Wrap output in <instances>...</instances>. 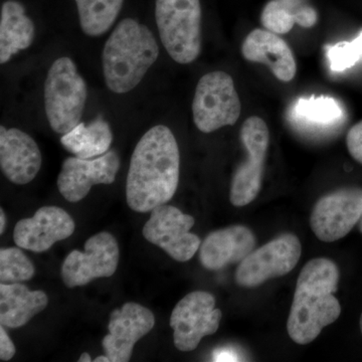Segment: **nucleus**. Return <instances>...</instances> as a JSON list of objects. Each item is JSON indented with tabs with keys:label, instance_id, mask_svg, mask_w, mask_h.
<instances>
[{
	"label": "nucleus",
	"instance_id": "obj_8",
	"mask_svg": "<svg viewBox=\"0 0 362 362\" xmlns=\"http://www.w3.org/2000/svg\"><path fill=\"white\" fill-rule=\"evenodd\" d=\"M240 139L247 150V160L233 175L230 199L235 206H245L258 197L263 180L264 164L270 143V133L265 121L252 116L240 129Z\"/></svg>",
	"mask_w": 362,
	"mask_h": 362
},
{
	"label": "nucleus",
	"instance_id": "obj_32",
	"mask_svg": "<svg viewBox=\"0 0 362 362\" xmlns=\"http://www.w3.org/2000/svg\"><path fill=\"white\" fill-rule=\"evenodd\" d=\"M95 362H111L110 358L108 356H98L97 358H95Z\"/></svg>",
	"mask_w": 362,
	"mask_h": 362
},
{
	"label": "nucleus",
	"instance_id": "obj_11",
	"mask_svg": "<svg viewBox=\"0 0 362 362\" xmlns=\"http://www.w3.org/2000/svg\"><path fill=\"white\" fill-rule=\"evenodd\" d=\"M119 246L111 233L102 232L86 242L85 252L73 251L62 266V278L68 288L89 284L93 280L111 277L119 263Z\"/></svg>",
	"mask_w": 362,
	"mask_h": 362
},
{
	"label": "nucleus",
	"instance_id": "obj_26",
	"mask_svg": "<svg viewBox=\"0 0 362 362\" xmlns=\"http://www.w3.org/2000/svg\"><path fill=\"white\" fill-rule=\"evenodd\" d=\"M326 54L333 71H343L351 68L362 59V30L352 42L327 45Z\"/></svg>",
	"mask_w": 362,
	"mask_h": 362
},
{
	"label": "nucleus",
	"instance_id": "obj_13",
	"mask_svg": "<svg viewBox=\"0 0 362 362\" xmlns=\"http://www.w3.org/2000/svg\"><path fill=\"white\" fill-rule=\"evenodd\" d=\"M119 168L120 158L114 150L93 159L69 157L59 175V192L68 202L82 201L93 185L113 183Z\"/></svg>",
	"mask_w": 362,
	"mask_h": 362
},
{
	"label": "nucleus",
	"instance_id": "obj_25",
	"mask_svg": "<svg viewBox=\"0 0 362 362\" xmlns=\"http://www.w3.org/2000/svg\"><path fill=\"white\" fill-rule=\"evenodd\" d=\"M35 269L30 259L18 247L0 250V281L4 284L30 280Z\"/></svg>",
	"mask_w": 362,
	"mask_h": 362
},
{
	"label": "nucleus",
	"instance_id": "obj_3",
	"mask_svg": "<svg viewBox=\"0 0 362 362\" xmlns=\"http://www.w3.org/2000/svg\"><path fill=\"white\" fill-rule=\"evenodd\" d=\"M158 56L156 37L147 26L132 18L121 21L102 54L107 87L116 94L135 89Z\"/></svg>",
	"mask_w": 362,
	"mask_h": 362
},
{
	"label": "nucleus",
	"instance_id": "obj_30",
	"mask_svg": "<svg viewBox=\"0 0 362 362\" xmlns=\"http://www.w3.org/2000/svg\"><path fill=\"white\" fill-rule=\"evenodd\" d=\"M6 214H4V209H0V235L4 233L6 230Z\"/></svg>",
	"mask_w": 362,
	"mask_h": 362
},
{
	"label": "nucleus",
	"instance_id": "obj_33",
	"mask_svg": "<svg viewBox=\"0 0 362 362\" xmlns=\"http://www.w3.org/2000/svg\"><path fill=\"white\" fill-rule=\"evenodd\" d=\"M361 334H362V313L361 316Z\"/></svg>",
	"mask_w": 362,
	"mask_h": 362
},
{
	"label": "nucleus",
	"instance_id": "obj_34",
	"mask_svg": "<svg viewBox=\"0 0 362 362\" xmlns=\"http://www.w3.org/2000/svg\"><path fill=\"white\" fill-rule=\"evenodd\" d=\"M361 232H362V226H361Z\"/></svg>",
	"mask_w": 362,
	"mask_h": 362
},
{
	"label": "nucleus",
	"instance_id": "obj_1",
	"mask_svg": "<svg viewBox=\"0 0 362 362\" xmlns=\"http://www.w3.org/2000/svg\"><path fill=\"white\" fill-rule=\"evenodd\" d=\"M180 154L175 135L157 125L136 145L126 181V199L137 213L151 211L173 199L180 182Z\"/></svg>",
	"mask_w": 362,
	"mask_h": 362
},
{
	"label": "nucleus",
	"instance_id": "obj_16",
	"mask_svg": "<svg viewBox=\"0 0 362 362\" xmlns=\"http://www.w3.org/2000/svg\"><path fill=\"white\" fill-rule=\"evenodd\" d=\"M42 157L37 142L20 129L0 127V168L7 180L23 185L35 180Z\"/></svg>",
	"mask_w": 362,
	"mask_h": 362
},
{
	"label": "nucleus",
	"instance_id": "obj_21",
	"mask_svg": "<svg viewBox=\"0 0 362 362\" xmlns=\"http://www.w3.org/2000/svg\"><path fill=\"white\" fill-rule=\"evenodd\" d=\"M113 134L103 117L98 116L89 125L80 123L61 138V143L71 153L90 159L103 156L110 149Z\"/></svg>",
	"mask_w": 362,
	"mask_h": 362
},
{
	"label": "nucleus",
	"instance_id": "obj_12",
	"mask_svg": "<svg viewBox=\"0 0 362 362\" xmlns=\"http://www.w3.org/2000/svg\"><path fill=\"white\" fill-rule=\"evenodd\" d=\"M362 216V189L344 188L319 199L310 226L319 240L332 243L349 235Z\"/></svg>",
	"mask_w": 362,
	"mask_h": 362
},
{
	"label": "nucleus",
	"instance_id": "obj_6",
	"mask_svg": "<svg viewBox=\"0 0 362 362\" xmlns=\"http://www.w3.org/2000/svg\"><path fill=\"white\" fill-rule=\"evenodd\" d=\"M240 101L233 78L226 71L202 76L197 83L192 114L197 129L211 133L239 120Z\"/></svg>",
	"mask_w": 362,
	"mask_h": 362
},
{
	"label": "nucleus",
	"instance_id": "obj_14",
	"mask_svg": "<svg viewBox=\"0 0 362 362\" xmlns=\"http://www.w3.org/2000/svg\"><path fill=\"white\" fill-rule=\"evenodd\" d=\"M154 325L156 317L149 309L134 302L124 304L111 313L109 334L102 341L106 356L111 362L129 361L136 342L148 334Z\"/></svg>",
	"mask_w": 362,
	"mask_h": 362
},
{
	"label": "nucleus",
	"instance_id": "obj_18",
	"mask_svg": "<svg viewBox=\"0 0 362 362\" xmlns=\"http://www.w3.org/2000/svg\"><path fill=\"white\" fill-rule=\"evenodd\" d=\"M247 61L268 66L278 80L290 82L296 75L297 65L289 45L277 33L256 28L247 35L242 45Z\"/></svg>",
	"mask_w": 362,
	"mask_h": 362
},
{
	"label": "nucleus",
	"instance_id": "obj_4",
	"mask_svg": "<svg viewBox=\"0 0 362 362\" xmlns=\"http://www.w3.org/2000/svg\"><path fill=\"white\" fill-rule=\"evenodd\" d=\"M87 101V85L70 58L54 61L45 82V109L54 132L66 134L80 124Z\"/></svg>",
	"mask_w": 362,
	"mask_h": 362
},
{
	"label": "nucleus",
	"instance_id": "obj_2",
	"mask_svg": "<svg viewBox=\"0 0 362 362\" xmlns=\"http://www.w3.org/2000/svg\"><path fill=\"white\" fill-rule=\"evenodd\" d=\"M339 270L330 259L309 261L298 277L294 299L287 321L288 334L297 344L311 343L324 327L334 323L341 306L334 296Z\"/></svg>",
	"mask_w": 362,
	"mask_h": 362
},
{
	"label": "nucleus",
	"instance_id": "obj_23",
	"mask_svg": "<svg viewBox=\"0 0 362 362\" xmlns=\"http://www.w3.org/2000/svg\"><path fill=\"white\" fill-rule=\"evenodd\" d=\"M83 32L100 37L115 23L124 0H75Z\"/></svg>",
	"mask_w": 362,
	"mask_h": 362
},
{
	"label": "nucleus",
	"instance_id": "obj_27",
	"mask_svg": "<svg viewBox=\"0 0 362 362\" xmlns=\"http://www.w3.org/2000/svg\"><path fill=\"white\" fill-rule=\"evenodd\" d=\"M346 144L350 156L362 164V121L349 130Z\"/></svg>",
	"mask_w": 362,
	"mask_h": 362
},
{
	"label": "nucleus",
	"instance_id": "obj_24",
	"mask_svg": "<svg viewBox=\"0 0 362 362\" xmlns=\"http://www.w3.org/2000/svg\"><path fill=\"white\" fill-rule=\"evenodd\" d=\"M293 114L298 122L322 128L339 123L344 116L339 102L328 96L300 98Z\"/></svg>",
	"mask_w": 362,
	"mask_h": 362
},
{
	"label": "nucleus",
	"instance_id": "obj_10",
	"mask_svg": "<svg viewBox=\"0 0 362 362\" xmlns=\"http://www.w3.org/2000/svg\"><path fill=\"white\" fill-rule=\"evenodd\" d=\"M195 221L177 207L165 204L154 207L142 233L177 262L189 261L201 247V239L190 233Z\"/></svg>",
	"mask_w": 362,
	"mask_h": 362
},
{
	"label": "nucleus",
	"instance_id": "obj_15",
	"mask_svg": "<svg viewBox=\"0 0 362 362\" xmlns=\"http://www.w3.org/2000/svg\"><path fill=\"white\" fill-rule=\"evenodd\" d=\"M73 218L58 206L40 207L33 218L16 223L13 240L16 246L35 252L47 251L59 240L70 238L75 232Z\"/></svg>",
	"mask_w": 362,
	"mask_h": 362
},
{
	"label": "nucleus",
	"instance_id": "obj_28",
	"mask_svg": "<svg viewBox=\"0 0 362 362\" xmlns=\"http://www.w3.org/2000/svg\"><path fill=\"white\" fill-rule=\"evenodd\" d=\"M16 354V346L11 341L6 331L4 330V326L0 327V359L2 361H8Z\"/></svg>",
	"mask_w": 362,
	"mask_h": 362
},
{
	"label": "nucleus",
	"instance_id": "obj_29",
	"mask_svg": "<svg viewBox=\"0 0 362 362\" xmlns=\"http://www.w3.org/2000/svg\"><path fill=\"white\" fill-rule=\"evenodd\" d=\"M214 361H238L240 356L235 354V350L223 349L216 350L214 354Z\"/></svg>",
	"mask_w": 362,
	"mask_h": 362
},
{
	"label": "nucleus",
	"instance_id": "obj_5",
	"mask_svg": "<svg viewBox=\"0 0 362 362\" xmlns=\"http://www.w3.org/2000/svg\"><path fill=\"white\" fill-rule=\"evenodd\" d=\"M156 25L162 45L176 63L187 65L202 51L199 0H156Z\"/></svg>",
	"mask_w": 362,
	"mask_h": 362
},
{
	"label": "nucleus",
	"instance_id": "obj_17",
	"mask_svg": "<svg viewBox=\"0 0 362 362\" xmlns=\"http://www.w3.org/2000/svg\"><path fill=\"white\" fill-rule=\"evenodd\" d=\"M256 239L250 228L233 226L209 233L199 247V259L207 270L218 271L240 263L254 251Z\"/></svg>",
	"mask_w": 362,
	"mask_h": 362
},
{
	"label": "nucleus",
	"instance_id": "obj_31",
	"mask_svg": "<svg viewBox=\"0 0 362 362\" xmlns=\"http://www.w3.org/2000/svg\"><path fill=\"white\" fill-rule=\"evenodd\" d=\"M78 362H90L92 361V357H90L89 354L87 352H84V354L81 356L80 358H78Z\"/></svg>",
	"mask_w": 362,
	"mask_h": 362
},
{
	"label": "nucleus",
	"instance_id": "obj_20",
	"mask_svg": "<svg viewBox=\"0 0 362 362\" xmlns=\"http://www.w3.org/2000/svg\"><path fill=\"white\" fill-rule=\"evenodd\" d=\"M35 37V23L26 16L23 4L16 0L4 2L0 16L1 65L11 61L18 52L30 47Z\"/></svg>",
	"mask_w": 362,
	"mask_h": 362
},
{
	"label": "nucleus",
	"instance_id": "obj_22",
	"mask_svg": "<svg viewBox=\"0 0 362 362\" xmlns=\"http://www.w3.org/2000/svg\"><path fill=\"white\" fill-rule=\"evenodd\" d=\"M318 21V14L304 0H271L262 13V25L277 35H285L295 23L302 28H312Z\"/></svg>",
	"mask_w": 362,
	"mask_h": 362
},
{
	"label": "nucleus",
	"instance_id": "obj_19",
	"mask_svg": "<svg viewBox=\"0 0 362 362\" xmlns=\"http://www.w3.org/2000/svg\"><path fill=\"white\" fill-rule=\"evenodd\" d=\"M49 299L42 291H30L20 283L0 285V323L20 328L47 308Z\"/></svg>",
	"mask_w": 362,
	"mask_h": 362
},
{
	"label": "nucleus",
	"instance_id": "obj_9",
	"mask_svg": "<svg viewBox=\"0 0 362 362\" xmlns=\"http://www.w3.org/2000/svg\"><path fill=\"white\" fill-rule=\"evenodd\" d=\"M221 319V311L216 308V299L211 293H189L176 304L171 313L170 326L176 349L192 351L202 338L218 331Z\"/></svg>",
	"mask_w": 362,
	"mask_h": 362
},
{
	"label": "nucleus",
	"instance_id": "obj_7",
	"mask_svg": "<svg viewBox=\"0 0 362 362\" xmlns=\"http://www.w3.org/2000/svg\"><path fill=\"white\" fill-rule=\"evenodd\" d=\"M302 246L296 235L286 233L255 250L240 262L235 282L240 287L255 288L270 279L287 275L296 267Z\"/></svg>",
	"mask_w": 362,
	"mask_h": 362
}]
</instances>
